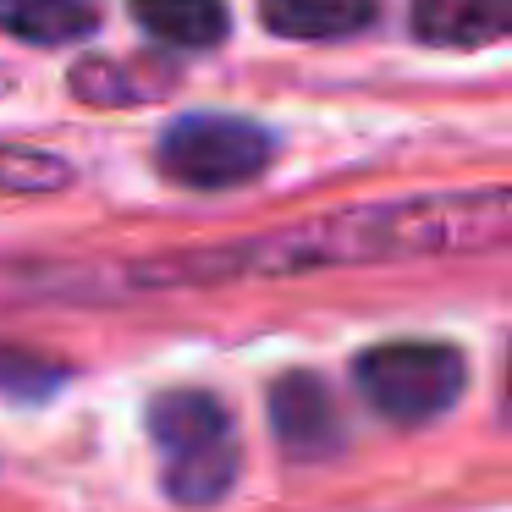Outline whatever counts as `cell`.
Returning <instances> with one entry per match:
<instances>
[{
    "instance_id": "6da1fadb",
    "label": "cell",
    "mask_w": 512,
    "mask_h": 512,
    "mask_svg": "<svg viewBox=\"0 0 512 512\" xmlns=\"http://www.w3.org/2000/svg\"><path fill=\"white\" fill-rule=\"evenodd\" d=\"M507 193H430V199L358 204L325 221L270 232L254 243H232L226 254L199 259L188 276H226V270H309V265H369L402 254H457V248L507 243Z\"/></svg>"
},
{
    "instance_id": "7a4b0ae2",
    "label": "cell",
    "mask_w": 512,
    "mask_h": 512,
    "mask_svg": "<svg viewBox=\"0 0 512 512\" xmlns=\"http://www.w3.org/2000/svg\"><path fill=\"white\" fill-rule=\"evenodd\" d=\"M149 435H155L160 463H166L160 474H166L171 501L215 507L237 485L243 446H237V424L215 391H199V386L160 391L149 402Z\"/></svg>"
},
{
    "instance_id": "3957f363",
    "label": "cell",
    "mask_w": 512,
    "mask_h": 512,
    "mask_svg": "<svg viewBox=\"0 0 512 512\" xmlns=\"http://www.w3.org/2000/svg\"><path fill=\"white\" fill-rule=\"evenodd\" d=\"M353 380L380 419L430 424L457 408V397L468 386V364L446 342H386L358 358Z\"/></svg>"
},
{
    "instance_id": "277c9868",
    "label": "cell",
    "mask_w": 512,
    "mask_h": 512,
    "mask_svg": "<svg viewBox=\"0 0 512 512\" xmlns=\"http://www.w3.org/2000/svg\"><path fill=\"white\" fill-rule=\"evenodd\" d=\"M276 155V138L248 116H177L160 133V171L182 188H237L259 177Z\"/></svg>"
},
{
    "instance_id": "5b68a950",
    "label": "cell",
    "mask_w": 512,
    "mask_h": 512,
    "mask_svg": "<svg viewBox=\"0 0 512 512\" xmlns=\"http://www.w3.org/2000/svg\"><path fill=\"white\" fill-rule=\"evenodd\" d=\"M270 424L292 457H331L342 446V413L320 375H281L270 386Z\"/></svg>"
},
{
    "instance_id": "8992f818",
    "label": "cell",
    "mask_w": 512,
    "mask_h": 512,
    "mask_svg": "<svg viewBox=\"0 0 512 512\" xmlns=\"http://www.w3.org/2000/svg\"><path fill=\"white\" fill-rule=\"evenodd\" d=\"M512 28V0H413V34L441 50L496 45Z\"/></svg>"
},
{
    "instance_id": "52a82bcc",
    "label": "cell",
    "mask_w": 512,
    "mask_h": 512,
    "mask_svg": "<svg viewBox=\"0 0 512 512\" xmlns=\"http://www.w3.org/2000/svg\"><path fill=\"white\" fill-rule=\"evenodd\" d=\"M259 17L281 39H347L375 23V0H259Z\"/></svg>"
},
{
    "instance_id": "ba28073f",
    "label": "cell",
    "mask_w": 512,
    "mask_h": 512,
    "mask_svg": "<svg viewBox=\"0 0 512 512\" xmlns=\"http://www.w3.org/2000/svg\"><path fill=\"white\" fill-rule=\"evenodd\" d=\"M133 17L171 50H204L226 39V0H133Z\"/></svg>"
},
{
    "instance_id": "9c48e42d",
    "label": "cell",
    "mask_w": 512,
    "mask_h": 512,
    "mask_svg": "<svg viewBox=\"0 0 512 512\" xmlns=\"http://www.w3.org/2000/svg\"><path fill=\"white\" fill-rule=\"evenodd\" d=\"M100 12L89 0H0V34L28 39V45H72L94 34Z\"/></svg>"
},
{
    "instance_id": "30bf717a",
    "label": "cell",
    "mask_w": 512,
    "mask_h": 512,
    "mask_svg": "<svg viewBox=\"0 0 512 512\" xmlns=\"http://www.w3.org/2000/svg\"><path fill=\"white\" fill-rule=\"evenodd\" d=\"M166 89H171L166 67L155 72V67H138V61H83L72 72V94L83 105H138Z\"/></svg>"
},
{
    "instance_id": "8fae6325",
    "label": "cell",
    "mask_w": 512,
    "mask_h": 512,
    "mask_svg": "<svg viewBox=\"0 0 512 512\" xmlns=\"http://www.w3.org/2000/svg\"><path fill=\"white\" fill-rule=\"evenodd\" d=\"M67 182H72V171L61 155L0 144V193H50V188H67Z\"/></svg>"
},
{
    "instance_id": "7c38bea8",
    "label": "cell",
    "mask_w": 512,
    "mask_h": 512,
    "mask_svg": "<svg viewBox=\"0 0 512 512\" xmlns=\"http://www.w3.org/2000/svg\"><path fill=\"white\" fill-rule=\"evenodd\" d=\"M61 380V369H45V364H34V358H0V386L6 391H17V397H28V391H50Z\"/></svg>"
},
{
    "instance_id": "4fadbf2b",
    "label": "cell",
    "mask_w": 512,
    "mask_h": 512,
    "mask_svg": "<svg viewBox=\"0 0 512 512\" xmlns=\"http://www.w3.org/2000/svg\"><path fill=\"white\" fill-rule=\"evenodd\" d=\"M0 94H6V78H0Z\"/></svg>"
}]
</instances>
